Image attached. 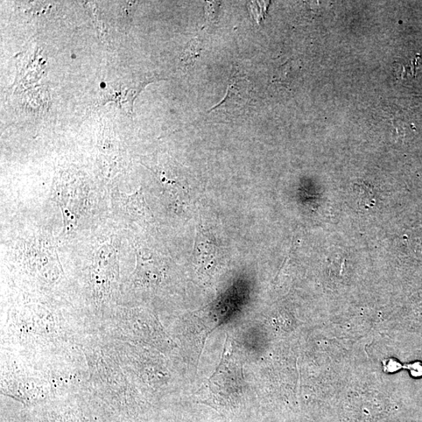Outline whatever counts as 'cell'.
<instances>
[{
    "label": "cell",
    "instance_id": "cell-9",
    "mask_svg": "<svg viewBox=\"0 0 422 422\" xmlns=\"http://www.w3.org/2000/svg\"><path fill=\"white\" fill-rule=\"evenodd\" d=\"M403 369L409 371L413 378H418L422 377V362H414L403 365Z\"/></svg>",
    "mask_w": 422,
    "mask_h": 422
},
{
    "label": "cell",
    "instance_id": "cell-3",
    "mask_svg": "<svg viewBox=\"0 0 422 422\" xmlns=\"http://www.w3.org/2000/svg\"><path fill=\"white\" fill-rule=\"evenodd\" d=\"M97 335L110 340L165 350L171 346L157 318L142 307L117 304L98 326Z\"/></svg>",
    "mask_w": 422,
    "mask_h": 422
},
{
    "label": "cell",
    "instance_id": "cell-7",
    "mask_svg": "<svg viewBox=\"0 0 422 422\" xmlns=\"http://www.w3.org/2000/svg\"><path fill=\"white\" fill-rule=\"evenodd\" d=\"M203 51L202 41L198 38H193L190 40L184 49H183L181 63L183 66L187 67L192 65L193 63L198 60Z\"/></svg>",
    "mask_w": 422,
    "mask_h": 422
},
{
    "label": "cell",
    "instance_id": "cell-4",
    "mask_svg": "<svg viewBox=\"0 0 422 422\" xmlns=\"http://www.w3.org/2000/svg\"><path fill=\"white\" fill-rule=\"evenodd\" d=\"M226 343L229 349L224 345L222 362L213 376L209 378L208 388L211 392H215L216 395H229L230 391L237 392L243 387L242 366L238 362L228 338Z\"/></svg>",
    "mask_w": 422,
    "mask_h": 422
},
{
    "label": "cell",
    "instance_id": "cell-1",
    "mask_svg": "<svg viewBox=\"0 0 422 422\" xmlns=\"http://www.w3.org/2000/svg\"><path fill=\"white\" fill-rule=\"evenodd\" d=\"M95 334L79 309L56 300L17 298L2 315L1 349L19 354L69 353Z\"/></svg>",
    "mask_w": 422,
    "mask_h": 422
},
{
    "label": "cell",
    "instance_id": "cell-6",
    "mask_svg": "<svg viewBox=\"0 0 422 422\" xmlns=\"http://www.w3.org/2000/svg\"><path fill=\"white\" fill-rule=\"evenodd\" d=\"M353 196L357 205L362 209H369L375 206L376 196L373 188L364 181L356 182L352 186Z\"/></svg>",
    "mask_w": 422,
    "mask_h": 422
},
{
    "label": "cell",
    "instance_id": "cell-2",
    "mask_svg": "<svg viewBox=\"0 0 422 422\" xmlns=\"http://www.w3.org/2000/svg\"><path fill=\"white\" fill-rule=\"evenodd\" d=\"M67 354L28 356L1 349V393L25 406L63 397L61 375Z\"/></svg>",
    "mask_w": 422,
    "mask_h": 422
},
{
    "label": "cell",
    "instance_id": "cell-5",
    "mask_svg": "<svg viewBox=\"0 0 422 422\" xmlns=\"http://www.w3.org/2000/svg\"><path fill=\"white\" fill-rule=\"evenodd\" d=\"M124 207L127 213L136 222L147 224L153 220V215L145 202L142 191L127 196Z\"/></svg>",
    "mask_w": 422,
    "mask_h": 422
},
{
    "label": "cell",
    "instance_id": "cell-8",
    "mask_svg": "<svg viewBox=\"0 0 422 422\" xmlns=\"http://www.w3.org/2000/svg\"><path fill=\"white\" fill-rule=\"evenodd\" d=\"M383 370L385 373H395L403 369V365L396 359L389 358L383 362Z\"/></svg>",
    "mask_w": 422,
    "mask_h": 422
}]
</instances>
